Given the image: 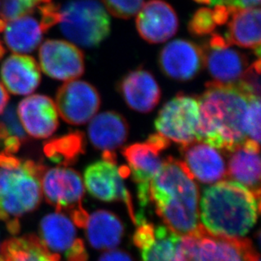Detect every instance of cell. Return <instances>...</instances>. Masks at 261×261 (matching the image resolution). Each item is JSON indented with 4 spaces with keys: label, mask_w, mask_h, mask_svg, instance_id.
<instances>
[{
    "label": "cell",
    "mask_w": 261,
    "mask_h": 261,
    "mask_svg": "<svg viewBox=\"0 0 261 261\" xmlns=\"http://www.w3.org/2000/svg\"><path fill=\"white\" fill-rule=\"evenodd\" d=\"M44 171L33 161L14 155L0 158V220L10 233H18L20 218L39 204Z\"/></svg>",
    "instance_id": "obj_4"
},
{
    "label": "cell",
    "mask_w": 261,
    "mask_h": 261,
    "mask_svg": "<svg viewBox=\"0 0 261 261\" xmlns=\"http://www.w3.org/2000/svg\"><path fill=\"white\" fill-rule=\"evenodd\" d=\"M245 261H260L259 254L253 249V247L248 249V251L246 252Z\"/></svg>",
    "instance_id": "obj_39"
},
{
    "label": "cell",
    "mask_w": 261,
    "mask_h": 261,
    "mask_svg": "<svg viewBox=\"0 0 261 261\" xmlns=\"http://www.w3.org/2000/svg\"><path fill=\"white\" fill-rule=\"evenodd\" d=\"M52 0H4L0 9V20L9 21L32 15L40 6Z\"/></svg>",
    "instance_id": "obj_29"
},
{
    "label": "cell",
    "mask_w": 261,
    "mask_h": 261,
    "mask_svg": "<svg viewBox=\"0 0 261 261\" xmlns=\"http://www.w3.org/2000/svg\"><path fill=\"white\" fill-rule=\"evenodd\" d=\"M244 128L247 140L259 144L260 141V97L252 96L247 108Z\"/></svg>",
    "instance_id": "obj_30"
},
{
    "label": "cell",
    "mask_w": 261,
    "mask_h": 261,
    "mask_svg": "<svg viewBox=\"0 0 261 261\" xmlns=\"http://www.w3.org/2000/svg\"><path fill=\"white\" fill-rule=\"evenodd\" d=\"M260 10L259 7L234 9L228 23L226 39L230 44L251 48L260 55Z\"/></svg>",
    "instance_id": "obj_25"
},
{
    "label": "cell",
    "mask_w": 261,
    "mask_h": 261,
    "mask_svg": "<svg viewBox=\"0 0 261 261\" xmlns=\"http://www.w3.org/2000/svg\"><path fill=\"white\" fill-rule=\"evenodd\" d=\"M194 179L185 163L169 158L150 182V200L156 213L180 236L191 233L200 225V195Z\"/></svg>",
    "instance_id": "obj_2"
},
{
    "label": "cell",
    "mask_w": 261,
    "mask_h": 261,
    "mask_svg": "<svg viewBox=\"0 0 261 261\" xmlns=\"http://www.w3.org/2000/svg\"><path fill=\"white\" fill-rule=\"evenodd\" d=\"M98 261H133L125 252L117 249H111L105 252Z\"/></svg>",
    "instance_id": "obj_36"
},
{
    "label": "cell",
    "mask_w": 261,
    "mask_h": 261,
    "mask_svg": "<svg viewBox=\"0 0 261 261\" xmlns=\"http://www.w3.org/2000/svg\"><path fill=\"white\" fill-rule=\"evenodd\" d=\"M195 2L200 3V4H204V5H207V4H211L212 0H195Z\"/></svg>",
    "instance_id": "obj_41"
},
{
    "label": "cell",
    "mask_w": 261,
    "mask_h": 261,
    "mask_svg": "<svg viewBox=\"0 0 261 261\" xmlns=\"http://www.w3.org/2000/svg\"><path fill=\"white\" fill-rule=\"evenodd\" d=\"M139 227L134 235V243L141 250L142 261H178L177 246L181 236L167 226L155 227L137 218Z\"/></svg>",
    "instance_id": "obj_16"
},
{
    "label": "cell",
    "mask_w": 261,
    "mask_h": 261,
    "mask_svg": "<svg viewBox=\"0 0 261 261\" xmlns=\"http://www.w3.org/2000/svg\"><path fill=\"white\" fill-rule=\"evenodd\" d=\"M0 254L5 261H59L34 235L8 239L0 245Z\"/></svg>",
    "instance_id": "obj_27"
},
{
    "label": "cell",
    "mask_w": 261,
    "mask_h": 261,
    "mask_svg": "<svg viewBox=\"0 0 261 261\" xmlns=\"http://www.w3.org/2000/svg\"><path fill=\"white\" fill-rule=\"evenodd\" d=\"M42 190L47 202L59 212H69L74 224L85 227L88 214L82 207L85 190L79 173L61 167L45 170L42 177Z\"/></svg>",
    "instance_id": "obj_7"
},
{
    "label": "cell",
    "mask_w": 261,
    "mask_h": 261,
    "mask_svg": "<svg viewBox=\"0 0 261 261\" xmlns=\"http://www.w3.org/2000/svg\"><path fill=\"white\" fill-rule=\"evenodd\" d=\"M3 83L14 95L24 96L36 91L41 82L39 66L34 58L27 55H10L0 68Z\"/></svg>",
    "instance_id": "obj_22"
},
{
    "label": "cell",
    "mask_w": 261,
    "mask_h": 261,
    "mask_svg": "<svg viewBox=\"0 0 261 261\" xmlns=\"http://www.w3.org/2000/svg\"><path fill=\"white\" fill-rule=\"evenodd\" d=\"M224 5L233 9L259 7L260 0H224Z\"/></svg>",
    "instance_id": "obj_37"
},
{
    "label": "cell",
    "mask_w": 261,
    "mask_h": 261,
    "mask_svg": "<svg viewBox=\"0 0 261 261\" xmlns=\"http://www.w3.org/2000/svg\"><path fill=\"white\" fill-rule=\"evenodd\" d=\"M0 124L10 136L17 138L22 143L27 140V132L23 128L17 111L13 104L5 108L0 115Z\"/></svg>",
    "instance_id": "obj_34"
},
{
    "label": "cell",
    "mask_w": 261,
    "mask_h": 261,
    "mask_svg": "<svg viewBox=\"0 0 261 261\" xmlns=\"http://www.w3.org/2000/svg\"><path fill=\"white\" fill-rule=\"evenodd\" d=\"M0 261H5L4 257L2 256V254H0Z\"/></svg>",
    "instance_id": "obj_42"
},
{
    "label": "cell",
    "mask_w": 261,
    "mask_h": 261,
    "mask_svg": "<svg viewBox=\"0 0 261 261\" xmlns=\"http://www.w3.org/2000/svg\"><path fill=\"white\" fill-rule=\"evenodd\" d=\"M181 147L182 163L195 179L213 184L227 176L224 159L216 148L200 141H193Z\"/></svg>",
    "instance_id": "obj_19"
},
{
    "label": "cell",
    "mask_w": 261,
    "mask_h": 261,
    "mask_svg": "<svg viewBox=\"0 0 261 261\" xmlns=\"http://www.w3.org/2000/svg\"><path fill=\"white\" fill-rule=\"evenodd\" d=\"M82 141L81 134L72 133L47 144L44 148L45 152L50 159L57 163H71L82 149Z\"/></svg>",
    "instance_id": "obj_28"
},
{
    "label": "cell",
    "mask_w": 261,
    "mask_h": 261,
    "mask_svg": "<svg viewBox=\"0 0 261 261\" xmlns=\"http://www.w3.org/2000/svg\"><path fill=\"white\" fill-rule=\"evenodd\" d=\"M251 242L242 238L218 236L202 225L180 238L177 254L179 261H245Z\"/></svg>",
    "instance_id": "obj_6"
},
{
    "label": "cell",
    "mask_w": 261,
    "mask_h": 261,
    "mask_svg": "<svg viewBox=\"0 0 261 261\" xmlns=\"http://www.w3.org/2000/svg\"><path fill=\"white\" fill-rule=\"evenodd\" d=\"M9 94L7 91L5 90V87L0 83V114H2L3 111L5 110L7 106L8 101H9Z\"/></svg>",
    "instance_id": "obj_38"
},
{
    "label": "cell",
    "mask_w": 261,
    "mask_h": 261,
    "mask_svg": "<svg viewBox=\"0 0 261 261\" xmlns=\"http://www.w3.org/2000/svg\"><path fill=\"white\" fill-rule=\"evenodd\" d=\"M21 144L20 140L10 136L0 124V158L15 155Z\"/></svg>",
    "instance_id": "obj_35"
},
{
    "label": "cell",
    "mask_w": 261,
    "mask_h": 261,
    "mask_svg": "<svg viewBox=\"0 0 261 261\" xmlns=\"http://www.w3.org/2000/svg\"><path fill=\"white\" fill-rule=\"evenodd\" d=\"M118 90L131 109L142 114L152 111L162 96L160 87L155 77L142 69L125 74L118 82Z\"/></svg>",
    "instance_id": "obj_20"
},
{
    "label": "cell",
    "mask_w": 261,
    "mask_h": 261,
    "mask_svg": "<svg viewBox=\"0 0 261 261\" xmlns=\"http://www.w3.org/2000/svg\"><path fill=\"white\" fill-rule=\"evenodd\" d=\"M84 227L89 244L98 250L116 249L123 238V226L120 220L104 210L88 215Z\"/></svg>",
    "instance_id": "obj_26"
},
{
    "label": "cell",
    "mask_w": 261,
    "mask_h": 261,
    "mask_svg": "<svg viewBox=\"0 0 261 261\" xmlns=\"http://www.w3.org/2000/svg\"><path fill=\"white\" fill-rule=\"evenodd\" d=\"M259 200V195L239 182L219 181L203 193L201 225L215 235L242 238L256 223Z\"/></svg>",
    "instance_id": "obj_3"
},
{
    "label": "cell",
    "mask_w": 261,
    "mask_h": 261,
    "mask_svg": "<svg viewBox=\"0 0 261 261\" xmlns=\"http://www.w3.org/2000/svg\"><path fill=\"white\" fill-rule=\"evenodd\" d=\"M250 97L236 85L207 82L198 98L197 141L226 152L246 141L244 119Z\"/></svg>",
    "instance_id": "obj_1"
},
{
    "label": "cell",
    "mask_w": 261,
    "mask_h": 261,
    "mask_svg": "<svg viewBox=\"0 0 261 261\" xmlns=\"http://www.w3.org/2000/svg\"><path fill=\"white\" fill-rule=\"evenodd\" d=\"M40 241L52 254H64L67 261H87V250L76 237L75 224L64 212L45 216L40 222Z\"/></svg>",
    "instance_id": "obj_11"
},
{
    "label": "cell",
    "mask_w": 261,
    "mask_h": 261,
    "mask_svg": "<svg viewBox=\"0 0 261 261\" xmlns=\"http://www.w3.org/2000/svg\"><path fill=\"white\" fill-rule=\"evenodd\" d=\"M17 114L23 128L30 136L45 139L52 136L59 125L55 101L45 95H32L19 103Z\"/></svg>",
    "instance_id": "obj_18"
},
{
    "label": "cell",
    "mask_w": 261,
    "mask_h": 261,
    "mask_svg": "<svg viewBox=\"0 0 261 261\" xmlns=\"http://www.w3.org/2000/svg\"><path fill=\"white\" fill-rule=\"evenodd\" d=\"M169 145V141L155 134L145 143L128 145L123 150L128 162L133 180L137 185V195L141 206L150 202V185L153 177L160 170L163 161L161 152Z\"/></svg>",
    "instance_id": "obj_9"
},
{
    "label": "cell",
    "mask_w": 261,
    "mask_h": 261,
    "mask_svg": "<svg viewBox=\"0 0 261 261\" xmlns=\"http://www.w3.org/2000/svg\"><path fill=\"white\" fill-rule=\"evenodd\" d=\"M163 74L178 82L195 79L204 67L203 48L187 40H173L163 47L159 55Z\"/></svg>",
    "instance_id": "obj_15"
},
{
    "label": "cell",
    "mask_w": 261,
    "mask_h": 261,
    "mask_svg": "<svg viewBox=\"0 0 261 261\" xmlns=\"http://www.w3.org/2000/svg\"><path fill=\"white\" fill-rule=\"evenodd\" d=\"M260 59H257L248 67L242 75L237 87L249 96L260 97Z\"/></svg>",
    "instance_id": "obj_32"
},
{
    "label": "cell",
    "mask_w": 261,
    "mask_h": 261,
    "mask_svg": "<svg viewBox=\"0 0 261 261\" xmlns=\"http://www.w3.org/2000/svg\"><path fill=\"white\" fill-rule=\"evenodd\" d=\"M107 10L114 17L128 20L136 16L145 0H102Z\"/></svg>",
    "instance_id": "obj_33"
},
{
    "label": "cell",
    "mask_w": 261,
    "mask_h": 261,
    "mask_svg": "<svg viewBox=\"0 0 261 261\" xmlns=\"http://www.w3.org/2000/svg\"><path fill=\"white\" fill-rule=\"evenodd\" d=\"M229 153L227 176L255 195H260L259 144L247 140Z\"/></svg>",
    "instance_id": "obj_21"
},
{
    "label": "cell",
    "mask_w": 261,
    "mask_h": 261,
    "mask_svg": "<svg viewBox=\"0 0 261 261\" xmlns=\"http://www.w3.org/2000/svg\"><path fill=\"white\" fill-rule=\"evenodd\" d=\"M202 48L204 66L215 82L221 84H237L249 67L246 55L232 48L228 41L218 33L213 32Z\"/></svg>",
    "instance_id": "obj_13"
},
{
    "label": "cell",
    "mask_w": 261,
    "mask_h": 261,
    "mask_svg": "<svg viewBox=\"0 0 261 261\" xmlns=\"http://www.w3.org/2000/svg\"><path fill=\"white\" fill-rule=\"evenodd\" d=\"M103 160L98 161L85 170L84 182L87 191L98 200L125 204L131 219L136 224V215L130 195L123 182V176L116 165L112 152H104Z\"/></svg>",
    "instance_id": "obj_10"
},
{
    "label": "cell",
    "mask_w": 261,
    "mask_h": 261,
    "mask_svg": "<svg viewBox=\"0 0 261 261\" xmlns=\"http://www.w3.org/2000/svg\"><path fill=\"white\" fill-rule=\"evenodd\" d=\"M128 125L125 118L115 112H104L91 118L88 136L94 147L112 152L125 142Z\"/></svg>",
    "instance_id": "obj_24"
},
{
    "label": "cell",
    "mask_w": 261,
    "mask_h": 261,
    "mask_svg": "<svg viewBox=\"0 0 261 261\" xmlns=\"http://www.w3.org/2000/svg\"><path fill=\"white\" fill-rule=\"evenodd\" d=\"M199 121L198 99L180 93L164 104L155 126L160 136L182 146L197 141Z\"/></svg>",
    "instance_id": "obj_8"
},
{
    "label": "cell",
    "mask_w": 261,
    "mask_h": 261,
    "mask_svg": "<svg viewBox=\"0 0 261 261\" xmlns=\"http://www.w3.org/2000/svg\"><path fill=\"white\" fill-rule=\"evenodd\" d=\"M59 28L69 41L82 47L101 44L110 33V18L96 0H69L59 5Z\"/></svg>",
    "instance_id": "obj_5"
},
{
    "label": "cell",
    "mask_w": 261,
    "mask_h": 261,
    "mask_svg": "<svg viewBox=\"0 0 261 261\" xmlns=\"http://www.w3.org/2000/svg\"><path fill=\"white\" fill-rule=\"evenodd\" d=\"M42 71L53 79L72 81L85 72V58L82 50L63 40H46L39 49Z\"/></svg>",
    "instance_id": "obj_14"
},
{
    "label": "cell",
    "mask_w": 261,
    "mask_h": 261,
    "mask_svg": "<svg viewBox=\"0 0 261 261\" xmlns=\"http://www.w3.org/2000/svg\"><path fill=\"white\" fill-rule=\"evenodd\" d=\"M46 33L41 21L32 15L15 20H0V34L4 44L14 53H32L39 46L42 36Z\"/></svg>",
    "instance_id": "obj_23"
},
{
    "label": "cell",
    "mask_w": 261,
    "mask_h": 261,
    "mask_svg": "<svg viewBox=\"0 0 261 261\" xmlns=\"http://www.w3.org/2000/svg\"><path fill=\"white\" fill-rule=\"evenodd\" d=\"M217 24L215 20L213 10L208 8H201L193 15L189 22L188 29L194 36L203 37L212 34L217 28Z\"/></svg>",
    "instance_id": "obj_31"
},
{
    "label": "cell",
    "mask_w": 261,
    "mask_h": 261,
    "mask_svg": "<svg viewBox=\"0 0 261 261\" xmlns=\"http://www.w3.org/2000/svg\"><path fill=\"white\" fill-rule=\"evenodd\" d=\"M55 105L65 122L81 125L96 115L101 106V97L88 82L72 80L59 87Z\"/></svg>",
    "instance_id": "obj_12"
},
{
    "label": "cell",
    "mask_w": 261,
    "mask_h": 261,
    "mask_svg": "<svg viewBox=\"0 0 261 261\" xmlns=\"http://www.w3.org/2000/svg\"><path fill=\"white\" fill-rule=\"evenodd\" d=\"M136 28L146 42L162 43L176 34L178 18L168 3L163 0H150L137 14Z\"/></svg>",
    "instance_id": "obj_17"
},
{
    "label": "cell",
    "mask_w": 261,
    "mask_h": 261,
    "mask_svg": "<svg viewBox=\"0 0 261 261\" xmlns=\"http://www.w3.org/2000/svg\"><path fill=\"white\" fill-rule=\"evenodd\" d=\"M211 5H224V0H212V1H211Z\"/></svg>",
    "instance_id": "obj_40"
}]
</instances>
